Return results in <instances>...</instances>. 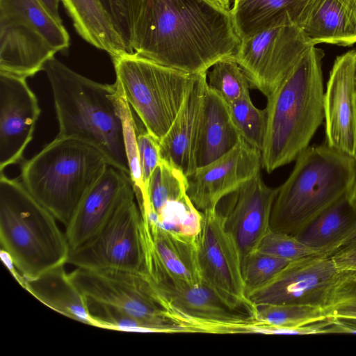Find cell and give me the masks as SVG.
I'll return each mask as SVG.
<instances>
[{"mask_svg": "<svg viewBox=\"0 0 356 356\" xmlns=\"http://www.w3.org/2000/svg\"><path fill=\"white\" fill-rule=\"evenodd\" d=\"M70 275L87 298L162 325L170 333L184 332L168 317L143 274L122 270L76 268Z\"/></svg>", "mask_w": 356, "mask_h": 356, "instance_id": "cell-12", "label": "cell"}, {"mask_svg": "<svg viewBox=\"0 0 356 356\" xmlns=\"http://www.w3.org/2000/svg\"><path fill=\"white\" fill-rule=\"evenodd\" d=\"M197 236L190 237L161 229L142 216L143 274L152 283L166 281L190 286L203 283L198 260Z\"/></svg>", "mask_w": 356, "mask_h": 356, "instance_id": "cell-17", "label": "cell"}, {"mask_svg": "<svg viewBox=\"0 0 356 356\" xmlns=\"http://www.w3.org/2000/svg\"><path fill=\"white\" fill-rule=\"evenodd\" d=\"M256 250L290 261L318 254L295 236L272 229L264 236Z\"/></svg>", "mask_w": 356, "mask_h": 356, "instance_id": "cell-33", "label": "cell"}, {"mask_svg": "<svg viewBox=\"0 0 356 356\" xmlns=\"http://www.w3.org/2000/svg\"><path fill=\"white\" fill-rule=\"evenodd\" d=\"M111 165L96 147L56 136L21 167L20 180L65 227L82 198Z\"/></svg>", "mask_w": 356, "mask_h": 356, "instance_id": "cell-6", "label": "cell"}, {"mask_svg": "<svg viewBox=\"0 0 356 356\" xmlns=\"http://www.w3.org/2000/svg\"><path fill=\"white\" fill-rule=\"evenodd\" d=\"M145 0H99L131 53L130 41L137 15Z\"/></svg>", "mask_w": 356, "mask_h": 356, "instance_id": "cell-34", "label": "cell"}, {"mask_svg": "<svg viewBox=\"0 0 356 356\" xmlns=\"http://www.w3.org/2000/svg\"><path fill=\"white\" fill-rule=\"evenodd\" d=\"M304 0H232L230 16L241 40L286 19H293Z\"/></svg>", "mask_w": 356, "mask_h": 356, "instance_id": "cell-27", "label": "cell"}, {"mask_svg": "<svg viewBox=\"0 0 356 356\" xmlns=\"http://www.w3.org/2000/svg\"><path fill=\"white\" fill-rule=\"evenodd\" d=\"M188 179L179 169L161 160L147 187V200L138 204L146 218L154 216L168 202L187 195Z\"/></svg>", "mask_w": 356, "mask_h": 356, "instance_id": "cell-28", "label": "cell"}, {"mask_svg": "<svg viewBox=\"0 0 356 356\" xmlns=\"http://www.w3.org/2000/svg\"><path fill=\"white\" fill-rule=\"evenodd\" d=\"M355 49L336 58L324 95L326 143L356 157Z\"/></svg>", "mask_w": 356, "mask_h": 356, "instance_id": "cell-19", "label": "cell"}, {"mask_svg": "<svg viewBox=\"0 0 356 356\" xmlns=\"http://www.w3.org/2000/svg\"><path fill=\"white\" fill-rule=\"evenodd\" d=\"M56 118L57 136L86 143L109 164L129 175L120 94L115 84L93 81L54 57L44 65Z\"/></svg>", "mask_w": 356, "mask_h": 356, "instance_id": "cell-2", "label": "cell"}, {"mask_svg": "<svg viewBox=\"0 0 356 356\" xmlns=\"http://www.w3.org/2000/svg\"><path fill=\"white\" fill-rule=\"evenodd\" d=\"M326 312L328 317L356 318V296L337 303Z\"/></svg>", "mask_w": 356, "mask_h": 356, "instance_id": "cell-37", "label": "cell"}, {"mask_svg": "<svg viewBox=\"0 0 356 356\" xmlns=\"http://www.w3.org/2000/svg\"><path fill=\"white\" fill-rule=\"evenodd\" d=\"M356 296V271L342 270L330 256L292 261L270 280L247 293L254 306L305 305L325 310Z\"/></svg>", "mask_w": 356, "mask_h": 356, "instance_id": "cell-9", "label": "cell"}, {"mask_svg": "<svg viewBox=\"0 0 356 356\" xmlns=\"http://www.w3.org/2000/svg\"><path fill=\"white\" fill-rule=\"evenodd\" d=\"M355 87H356V49H355Z\"/></svg>", "mask_w": 356, "mask_h": 356, "instance_id": "cell-42", "label": "cell"}, {"mask_svg": "<svg viewBox=\"0 0 356 356\" xmlns=\"http://www.w3.org/2000/svg\"><path fill=\"white\" fill-rule=\"evenodd\" d=\"M216 9L227 13H230L232 0H202Z\"/></svg>", "mask_w": 356, "mask_h": 356, "instance_id": "cell-40", "label": "cell"}, {"mask_svg": "<svg viewBox=\"0 0 356 356\" xmlns=\"http://www.w3.org/2000/svg\"><path fill=\"white\" fill-rule=\"evenodd\" d=\"M149 284L168 317L184 332L212 333L220 323L253 317L230 306L204 283L194 286L165 281Z\"/></svg>", "mask_w": 356, "mask_h": 356, "instance_id": "cell-14", "label": "cell"}, {"mask_svg": "<svg viewBox=\"0 0 356 356\" xmlns=\"http://www.w3.org/2000/svg\"><path fill=\"white\" fill-rule=\"evenodd\" d=\"M312 45L291 19L241 40L234 59L251 88L268 97Z\"/></svg>", "mask_w": 356, "mask_h": 356, "instance_id": "cell-11", "label": "cell"}, {"mask_svg": "<svg viewBox=\"0 0 356 356\" xmlns=\"http://www.w3.org/2000/svg\"><path fill=\"white\" fill-rule=\"evenodd\" d=\"M131 186L129 175L112 165L106 168L82 198L65 227L70 250L80 246L99 231Z\"/></svg>", "mask_w": 356, "mask_h": 356, "instance_id": "cell-20", "label": "cell"}, {"mask_svg": "<svg viewBox=\"0 0 356 356\" xmlns=\"http://www.w3.org/2000/svg\"><path fill=\"white\" fill-rule=\"evenodd\" d=\"M56 220L21 180L0 172L1 250L25 279L67 264L70 245Z\"/></svg>", "mask_w": 356, "mask_h": 356, "instance_id": "cell-5", "label": "cell"}, {"mask_svg": "<svg viewBox=\"0 0 356 356\" xmlns=\"http://www.w3.org/2000/svg\"><path fill=\"white\" fill-rule=\"evenodd\" d=\"M323 56L309 47L267 97L261 166L268 173L296 160L325 120Z\"/></svg>", "mask_w": 356, "mask_h": 356, "instance_id": "cell-3", "label": "cell"}, {"mask_svg": "<svg viewBox=\"0 0 356 356\" xmlns=\"http://www.w3.org/2000/svg\"><path fill=\"white\" fill-rule=\"evenodd\" d=\"M261 167V152L241 137L232 149L187 177V194L200 211L214 210L225 197L260 173Z\"/></svg>", "mask_w": 356, "mask_h": 356, "instance_id": "cell-16", "label": "cell"}, {"mask_svg": "<svg viewBox=\"0 0 356 356\" xmlns=\"http://www.w3.org/2000/svg\"><path fill=\"white\" fill-rule=\"evenodd\" d=\"M78 34L112 58L131 53L99 0H61Z\"/></svg>", "mask_w": 356, "mask_h": 356, "instance_id": "cell-26", "label": "cell"}, {"mask_svg": "<svg viewBox=\"0 0 356 356\" xmlns=\"http://www.w3.org/2000/svg\"><path fill=\"white\" fill-rule=\"evenodd\" d=\"M197 252L202 282L230 306L254 317L256 307L246 296L239 250L216 209L202 212Z\"/></svg>", "mask_w": 356, "mask_h": 356, "instance_id": "cell-13", "label": "cell"}, {"mask_svg": "<svg viewBox=\"0 0 356 356\" xmlns=\"http://www.w3.org/2000/svg\"><path fill=\"white\" fill-rule=\"evenodd\" d=\"M137 146L143 182L147 191L150 177L162 160L159 142L149 134L145 128H139L137 134Z\"/></svg>", "mask_w": 356, "mask_h": 356, "instance_id": "cell-35", "label": "cell"}, {"mask_svg": "<svg viewBox=\"0 0 356 356\" xmlns=\"http://www.w3.org/2000/svg\"><path fill=\"white\" fill-rule=\"evenodd\" d=\"M293 22L314 46L356 43V0H304Z\"/></svg>", "mask_w": 356, "mask_h": 356, "instance_id": "cell-22", "label": "cell"}, {"mask_svg": "<svg viewBox=\"0 0 356 356\" xmlns=\"http://www.w3.org/2000/svg\"><path fill=\"white\" fill-rule=\"evenodd\" d=\"M207 72L195 74L171 127L159 141L161 159L188 177L197 169L196 149Z\"/></svg>", "mask_w": 356, "mask_h": 356, "instance_id": "cell-21", "label": "cell"}, {"mask_svg": "<svg viewBox=\"0 0 356 356\" xmlns=\"http://www.w3.org/2000/svg\"><path fill=\"white\" fill-rule=\"evenodd\" d=\"M40 114L26 78L0 72V172L22 161Z\"/></svg>", "mask_w": 356, "mask_h": 356, "instance_id": "cell-18", "label": "cell"}, {"mask_svg": "<svg viewBox=\"0 0 356 356\" xmlns=\"http://www.w3.org/2000/svg\"><path fill=\"white\" fill-rule=\"evenodd\" d=\"M229 106L233 122L241 137L261 152L266 133V108L260 109L256 107L250 95Z\"/></svg>", "mask_w": 356, "mask_h": 356, "instance_id": "cell-30", "label": "cell"}, {"mask_svg": "<svg viewBox=\"0 0 356 356\" xmlns=\"http://www.w3.org/2000/svg\"><path fill=\"white\" fill-rule=\"evenodd\" d=\"M330 257L340 269L356 271V236Z\"/></svg>", "mask_w": 356, "mask_h": 356, "instance_id": "cell-36", "label": "cell"}, {"mask_svg": "<svg viewBox=\"0 0 356 356\" xmlns=\"http://www.w3.org/2000/svg\"><path fill=\"white\" fill-rule=\"evenodd\" d=\"M240 138L229 106L207 86L196 149L197 168L227 154L236 145Z\"/></svg>", "mask_w": 356, "mask_h": 356, "instance_id": "cell-23", "label": "cell"}, {"mask_svg": "<svg viewBox=\"0 0 356 356\" xmlns=\"http://www.w3.org/2000/svg\"><path fill=\"white\" fill-rule=\"evenodd\" d=\"M332 318L330 333L356 334V318Z\"/></svg>", "mask_w": 356, "mask_h": 356, "instance_id": "cell-38", "label": "cell"}, {"mask_svg": "<svg viewBox=\"0 0 356 356\" xmlns=\"http://www.w3.org/2000/svg\"><path fill=\"white\" fill-rule=\"evenodd\" d=\"M240 44L230 13L202 0H145L133 27L130 49L195 75L234 57Z\"/></svg>", "mask_w": 356, "mask_h": 356, "instance_id": "cell-1", "label": "cell"}, {"mask_svg": "<svg viewBox=\"0 0 356 356\" xmlns=\"http://www.w3.org/2000/svg\"><path fill=\"white\" fill-rule=\"evenodd\" d=\"M112 60L115 85L147 131L159 142L177 115L195 75L136 53Z\"/></svg>", "mask_w": 356, "mask_h": 356, "instance_id": "cell-7", "label": "cell"}, {"mask_svg": "<svg viewBox=\"0 0 356 356\" xmlns=\"http://www.w3.org/2000/svg\"><path fill=\"white\" fill-rule=\"evenodd\" d=\"M69 47L63 22L40 0H0V72L27 79Z\"/></svg>", "mask_w": 356, "mask_h": 356, "instance_id": "cell-8", "label": "cell"}, {"mask_svg": "<svg viewBox=\"0 0 356 356\" xmlns=\"http://www.w3.org/2000/svg\"><path fill=\"white\" fill-rule=\"evenodd\" d=\"M207 81L228 105L250 95L249 80L233 57L215 63L207 72Z\"/></svg>", "mask_w": 356, "mask_h": 356, "instance_id": "cell-29", "label": "cell"}, {"mask_svg": "<svg viewBox=\"0 0 356 356\" xmlns=\"http://www.w3.org/2000/svg\"><path fill=\"white\" fill-rule=\"evenodd\" d=\"M286 180L278 187L270 229L296 236L342 197L356 181V157L323 145L308 146L296 158Z\"/></svg>", "mask_w": 356, "mask_h": 356, "instance_id": "cell-4", "label": "cell"}, {"mask_svg": "<svg viewBox=\"0 0 356 356\" xmlns=\"http://www.w3.org/2000/svg\"><path fill=\"white\" fill-rule=\"evenodd\" d=\"M278 188H271L261 174L225 197L216 211L225 229L236 242L241 261L255 251L270 229L273 204Z\"/></svg>", "mask_w": 356, "mask_h": 356, "instance_id": "cell-15", "label": "cell"}, {"mask_svg": "<svg viewBox=\"0 0 356 356\" xmlns=\"http://www.w3.org/2000/svg\"><path fill=\"white\" fill-rule=\"evenodd\" d=\"M67 264L87 269L144 273L142 214L133 186L122 197L99 231L70 250Z\"/></svg>", "mask_w": 356, "mask_h": 356, "instance_id": "cell-10", "label": "cell"}, {"mask_svg": "<svg viewBox=\"0 0 356 356\" xmlns=\"http://www.w3.org/2000/svg\"><path fill=\"white\" fill-rule=\"evenodd\" d=\"M291 261L257 250L241 261L245 293L264 284Z\"/></svg>", "mask_w": 356, "mask_h": 356, "instance_id": "cell-32", "label": "cell"}, {"mask_svg": "<svg viewBox=\"0 0 356 356\" xmlns=\"http://www.w3.org/2000/svg\"><path fill=\"white\" fill-rule=\"evenodd\" d=\"M64 265L25 279L23 288L47 307L71 319L97 327L88 298L67 274Z\"/></svg>", "mask_w": 356, "mask_h": 356, "instance_id": "cell-24", "label": "cell"}, {"mask_svg": "<svg viewBox=\"0 0 356 356\" xmlns=\"http://www.w3.org/2000/svg\"><path fill=\"white\" fill-rule=\"evenodd\" d=\"M356 236V206L345 195L312 220L295 237L317 253L332 255Z\"/></svg>", "mask_w": 356, "mask_h": 356, "instance_id": "cell-25", "label": "cell"}, {"mask_svg": "<svg viewBox=\"0 0 356 356\" xmlns=\"http://www.w3.org/2000/svg\"><path fill=\"white\" fill-rule=\"evenodd\" d=\"M97 327L129 332L170 333L165 326L88 298Z\"/></svg>", "mask_w": 356, "mask_h": 356, "instance_id": "cell-31", "label": "cell"}, {"mask_svg": "<svg viewBox=\"0 0 356 356\" xmlns=\"http://www.w3.org/2000/svg\"><path fill=\"white\" fill-rule=\"evenodd\" d=\"M348 197L353 204L356 206V181L355 184L351 190L350 193L348 195Z\"/></svg>", "mask_w": 356, "mask_h": 356, "instance_id": "cell-41", "label": "cell"}, {"mask_svg": "<svg viewBox=\"0 0 356 356\" xmlns=\"http://www.w3.org/2000/svg\"><path fill=\"white\" fill-rule=\"evenodd\" d=\"M49 13L57 21L62 22V19L58 13V6L61 0H40Z\"/></svg>", "mask_w": 356, "mask_h": 356, "instance_id": "cell-39", "label": "cell"}]
</instances>
